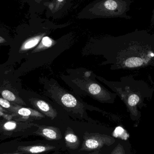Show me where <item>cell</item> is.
<instances>
[{"instance_id":"obj_1","label":"cell","mask_w":154,"mask_h":154,"mask_svg":"<svg viewBox=\"0 0 154 154\" xmlns=\"http://www.w3.org/2000/svg\"><path fill=\"white\" fill-rule=\"evenodd\" d=\"M131 0H94L80 11L77 18L93 20L107 18L131 19L127 15Z\"/></svg>"},{"instance_id":"obj_2","label":"cell","mask_w":154,"mask_h":154,"mask_svg":"<svg viewBox=\"0 0 154 154\" xmlns=\"http://www.w3.org/2000/svg\"><path fill=\"white\" fill-rule=\"evenodd\" d=\"M116 142L115 138L107 135L97 134H86L83 136L81 151H95L105 146H110Z\"/></svg>"},{"instance_id":"obj_3","label":"cell","mask_w":154,"mask_h":154,"mask_svg":"<svg viewBox=\"0 0 154 154\" xmlns=\"http://www.w3.org/2000/svg\"><path fill=\"white\" fill-rule=\"evenodd\" d=\"M72 0H50L46 6V16L48 19H60L71 6Z\"/></svg>"},{"instance_id":"obj_4","label":"cell","mask_w":154,"mask_h":154,"mask_svg":"<svg viewBox=\"0 0 154 154\" xmlns=\"http://www.w3.org/2000/svg\"><path fill=\"white\" fill-rule=\"evenodd\" d=\"M36 134L50 141L59 140L62 137L60 129L53 127L44 126L40 128Z\"/></svg>"},{"instance_id":"obj_5","label":"cell","mask_w":154,"mask_h":154,"mask_svg":"<svg viewBox=\"0 0 154 154\" xmlns=\"http://www.w3.org/2000/svg\"><path fill=\"white\" fill-rule=\"evenodd\" d=\"M55 148V146L49 145L20 146L18 147V151L19 152L22 153L35 154L49 152Z\"/></svg>"},{"instance_id":"obj_6","label":"cell","mask_w":154,"mask_h":154,"mask_svg":"<svg viewBox=\"0 0 154 154\" xmlns=\"http://www.w3.org/2000/svg\"><path fill=\"white\" fill-rule=\"evenodd\" d=\"M66 146L71 150H76L80 144L79 137L70 128L67 129L65 134Z\"/></svg>"},{"instance_id":"obj_7","label":"cell","mask_w":154,"mask_h":154,"mask_svg":"<svg viewBox=\"0 0 154 154\" xmlns=\"http://www.w3.org/2000/svg\"><path fill=\"white\" fill-rule=\"evenodd\" d=\"M62 103L68 107H74L77 105V100L71 94H66L61 98Z\"/></svg>"},{"instance_id":"obj_8","label":"cell","mask_w":154,"mask_h":154,"mask_svg":"<svg viewBox=\"0 0 154 154\" xmlns=\"http://www.w3.org/2000/svg\"><path fill=\"white\" fill-rule=\"evenodd\" d=\"M42 37V35H38L36 37H33L28 40V41L24 42L23 45L22 49V50H28L32 48L35 47L39 42Z\"/></svg>"},{"instance_id":"obj_9","label":"cell","mask_w":154,"mask_h":154,"mask_svg":"<svg viewBox=\"0 0 154 154\" xmlns=\"http://www.w3.org/2000/svg\"><path fill=\"white\" fill-rule=\"evenodd\" d=\"M143 64L142 59L138 57H131L126 60V66L128 67L133 68L140 66Z\"/></svg>"},{"instance_id":"obj_10","label":"cell","mask_w":154,"mask_h":154,"mask_svg":"<svg viewBox=\"0 0 154 154\" xmlns=\"http://www.w3.org/2000/svg\"><path fill=\"white\" fill-rule=\"evenodd\" d=\"M37 105L38 107L43 112H46V113L48 112L50 117L53 119L56 116L55 115L51 113L50 108L49 105L45 101H42V100H39L37 102Z\"/></svg>"},{"instance_id":"obj_11","label":"cell","mask_w":154,"mask_h":154,"mask_svg":"<svg viewBox=\"0 0 154 154\" xmlns=\"http://www.w3.org/2000/svg\"><path fill=\"white\" fill-rule=\"evenodd\" d=\"M110 154H127L125 147L121 143H119Z\"/></svg>"},{"instance_id":"obj_12","label":"cell","mask_w":154,"mask_h":154,"mask_svg":"<svg viewBox=\"0 0 154 154\" xmlns=\"http://www.w3.org/2000/svg\"><path fill=\"white\" fill-rule=\"evenodd\" d=\"M88 90L91 94L92 95H97L100 93L101 89L99 85L93 83L90 85L88 88Z\"/></svg>"},{"instance_id":"obj_13","label":"cell","mask_w":154,"mask_h":154,"mask_svg":"<svg viewBox=\"0 0 154 154\" xmlns=\"http://www.w3.org/2000/svg\"><path fill=\"white\" fill-rule=\"evenodd\" d=\"M2 96L5 99L9 101H13L15 100V95L10 91L4 90L2 92Z\"/></svg>"},{"instance_id":"obj_14","label":"cell","mask_w":154,"mask_h":154,"mask_svg":"<svg viewBox=\"0 0 154 154\" xmlns=\"http://www.w3.org/2000/svg\"><path fill=\"white\" fill-rule=\"evenodd\" d=\"M50 0H33L34 4L38 5L41 11L46 10V6Z\"/></svg>"},{"instance_id":"obj_15","label":"cell","mask_w":154,"mask_h":154,"mask_svg":"<svg viewBox=\"0 0 154 154\" xmlns=\"http://www.w3.org/2000/svg\"><path fill=\"white\" fill-rule=\"evenodd\" d=\"M139 101V97L137 95L134 94L129 97L128 100V103L130 106H134L138 103Z\"/></svg>"},{"instance_id":"obj_16","label":"cell","mask_w":154,"mask_h":154,"mask_svg":"<svg viewBox=\"0 0 154 154\" xmlns=\"http://www.w3.org/2000/svg\"><path fill=\"white\" fill-rule=\"evenodd\" d=\"M42 43L44 47L49 48L52 45V43H53V41L49 37L46 36V37H44L42 38Z\"/></svg>"},{"instance_id":"obj_17","label":"cell","mask_w":154,"mask_h":154,"mask_svg":"<svg viewBox=\"0 0 154 154\" xmlns=\"http://www.w3.org/2000/svg\"><path fill=\"white\" fill-rule=\"evenodd\" d=\"M18 114L23 116H29L33 114L32 111L29 109L24 108L20 109L18 110Z\"/></svg>"},{"instance_id":"obj_18","label":"cell","mask_w":154,"mask_h":154,"mask_svg":"<svg viewBox=\"0 0 154 154\" xmlns=\"http://www.w3.org/2000/svg\"><path fill=\"white\" fill-rule=\"evenodd\" d=\"M16 123L12 122H8L4 125V128L8 130H13L16 128Z\"/></svg>"},{"instance_id":"obj_19","label":"cell","mask_w":154,"mask_h":154,"mask_svg":"<svg viewBox=\"0 0 154 154\" xmlns=\"http://www.w3.org/2000/svg\"><path fill=\"white\" fill-rule=\"evenodd\" d=\"M0 105L5 108H8L11 106L10 103L8 100L0 98Z\"/></svg>"},{"instance_id":"obj_20","label":"cell","mask_w":154,"mask_h":154,"mask_svg":"<svg viewBox=\"0 0 154 154\" xmlns=\"http://www.w3.org/2000/svg\"><path fill=\"white\" fill-rule=\"evenodd\" d=\"M151 22L152 24H154V9L153 11L152 14V18H151Z\"/></svg>"},{"instance_id":"obj_21","label":"cell","mask_w":154,"mask_h":154,"mask_svg":"<svg viewBox=\"0 0 154 154\" xmlns=\"http://www.w3.org/2000/svg\"><path fill=\"white\" fill-rule=\"evenodd\" d=\"M5 41L3 38L0 37V43H3V42H5Z\"/></svg>"},{"instance_id":"obj_22","label":"cell","mask_w":154,"mask_h":154,"mask_svg":"<svg viewBox=\"0 0 154 154\" xmlns=\"http://www.w3.org/2000/svg\"><path fill=\"white\" fill-rule=\"evenodd\" d=\"M89 154H101L100 153V152H99V151H95L94 152H93L91 153H90Z\"/></svg>"},{"instance_id":"obj_23","label":"cell","mask_w":154,"mask_h":154,"mask_svg":"<svg viewBox=\"0 0 154 154\" xmlns=\"http://www.w3.org/2000/svg\"><path fill=\"white\" fill-rule=\"evenodd\" d=\"M90 75V74H89V72H86V74H85V75L87 77L89 76Z\"/></svg>"},{"instance_id":"obj_24","label":"cell","mask_w":154,"mask_h":154,"mask_svg":"<svg viewBox=\"0 0 154 154\" xmlns=\"http://www.w3.org/2000/svg\"><path fill=\"white\" fill-rule=\"evenodd\" d=\"M22 154L20 153H10V154Z\"/></svg>"},{"instance_id":"obj_25","label":"cell","mask_w":154,"mask_h":154,"mask_svg":"<svg viewBox=\"0 0 154 154\" xmlns=\"http://www.w3.org/2000/svg\"><path fill=\"white\" fill-rule=\"evenodd\" d=\"M151 56H152V57H154V54L153 53H152V54H151Z\"/></svg>"}]
</instances>
